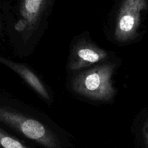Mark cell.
<instances>
[{
  "label": "cell",
  "instance_id": "obj_3",
  "mask_svg": "<svg viewBox=\"0 0 148 148\" xmlns=\"http://www.w3.org/2000/svg\"><path fill=\"white\" fill-rule=\"evenodd\" d=\"M147 6V0H122L114 31L115 39L117 42L126 43L137 36L142 14Z\"/></svg>",
  "mask_w": 148,
  "mask_h": 148
},
{
  "label": "cell",
  "instance_id": "obj_2",
  "mask_svg": "<svg viewBox=\"0 0 148 148\" xmlns=\"http://www.w3.org/2000/svg\"><path fill=\"white\" fill-rule=\"evenodd\" d=\"M0 122L43 148H65L63 142L50 128L15 110L0 106Z\"/></svg>",
  "mask_w": 148,
  "mask_h": 148
},
{
  "label": "cell",
  "instance_id": "obj_6",
  "mask_svg": "<svg viewBox=\"0 0 148 148\" xmlns=\"http://www.w3.org/2000/svg\"><path fill=\"white\" fill-rule=\"evenodd\" d=\"M0 62L9 67L14 72L16 73L41 97L47 102H50L51 97L45 85L36 75L35 73L31 71L26 65L13 62L2 57H0Z\"/></svg>",
  "mask_w": 148,
  "mask_h": 148
},
{
  "label": "cell",
  "instance_id": "obj_1",
  "mask_svg": "<svg viewBox=\"0 0 148 148\" xmlns=\"http://www.w3.org/2000/svg\"><path fill=\"white\" fill-rule=\"evenodd\" d=\"M116 67L114 62H107L79 73L73 78L71 86L76 93L88 99L109 102L116 94L112 81Z\"/></svg>",
  "mask_w": 148,
  "mask_h": 148
},
{
  "label": "cell",
  "instance_id": "obj_4",
  "mask_svg": "<svg viewBox=\"0 0 148 148\" xmlns=\"http://www.w3.org/2000/svg\"><path fill=\"white\" fill-rule=\"evenodd\" d=\"M49 0H21L20 18L15 28L24 42H28L39 29Z\"/></svg>",
  "mask_w": 148,
  "mask_h": 148
},
{
  "label": "cell",
  "instance_id": "obj_5",
  "mask_svg": "<svg viewBox=\"0 0 148 148\" xmlns=\"http://www.w3.org/2000/svg\"><path fill=\"white\" fill-rule=\"evenodd\" d=\"M108 57V52L105 49L99 47L89 39L84 38L76 41L73 45L68 68L70 71H79L102 62Z\"/></svg>",
  "mask_w": 148,
  "mask_h": 148
},
{
  "label": "cell",
  "instance_id": "obj_8",
  "mask_svg": "<svg viewBox=\"0 0 148 148\" xmlns=\"http://www.w3.org/2000/svg\"><path fill=\"white\" fill-rule=\"evenodd\" d=\"M142 136L145 148H148V118L145 120L142 128Z\"/></svg>",
  "mask_w": 148,
  "mask_h": 148
},
{
  "label": "cell",
  "instance_id": "obj_7",
  "mask_svg": "<svg viewBox=\"0 0 148 148\" xmlns=\"http://www.w3.org/2000/svg\"><path fill=\"white\" fill-rule=\"evenodd\" d=\"M0 148H30L23 142L0 129Z\"/></svg>",
  "mask_w": 148,
  "mask_h": 148
}]
</instances>
